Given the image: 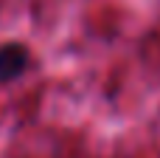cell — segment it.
<instances>
[{
    "label": "cell",
    "instance_id": "cell-1",
    "mask_svg": "<svg viewBox=\"0 0 160 158\" xmlns=\"http://www.w3.org/2000/svg\"><path fill=\"white\" fill-rule=\"evenodd\" d=\"M28 48L20 45V42H6L0 45V82H14L25 74L28 68Z\"/></svg>",
    "mask_w": 160,
    "mask_h": 158
}]
</instances>
